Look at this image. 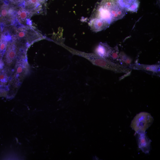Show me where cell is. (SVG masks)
<instances>
[{
  "mask_svg": "<svg viewBox=\"0 0 160 160\" xmlns=\"http://www.w3.org/2000/svg\"><path fill=\"white\" fill-rule=\"evenodd\" d=\"M121 0H102L95 9L91 18H97L110 24L122 19L127 11Z\"/></svg>",
  "mask_w": 160,
  "mask_h": 160,
  "instance_id": "1",
  "label": "cell"
},
{
  "mask_svg": "<svg viewBox=\"0 0 160 160\" xmlns=\"http://www.w3.org/2000/svg\"><path fill=\"white\" fill-rule=\"evenodd\" d=\"M12 37L29 47L34 43L45 38L39 31L32 25L21 24L17 21L9 26Z\"/></svg>",
  "mask_w": 160,
  "mask_h": 160,
  "instance_id": "2",
  "label": "cell"
},
{
  "mask_svg": "<svg viewBox=\"0 0 160 160\" xmlns=\"http://www.w3.org/2000/svg\"><path fill=\"white\" fill-rule=\"evenodd\" d=\"M28 47L13 39L9 42L4 55L2 60L5 67L10 68L15 64L17 59L20 53Z\"/></svg>",
  "mask_w": 160,
  "mask_h": 160,
  "instance_id": "3",
  "label": "cell"
},
{
  "mask_svg": "<svg viewBox=\"0 0 160 160\" xmlns=\"http://www.w3.org/2000/svg\"><path fill=\"white\" fill-rule=\"evenodd\" d=\"M27 50L23 51L18 57L14 70L12 79L15 86L18 87L29 72V66L26 55Z\"/></svg>",
  "mask_w": 160,
  "mask_h": 160,
  "instance_id": "4",
  "label": "cell"
},
{
  "mask_svg": "<svg viewBox=\"0 0 160 160\" xmlns=\"http://www.w3.org/2000/svg\"><path fill=\"white\" fill-rule=\"evenodd\" d=\"M17 20L16 7L7 0L0 2V32L5 27L14 24Z\"/></svg>",
  "mask_w": 160,
  "mask_h": 160,
  "instance_id": "5",
  "label": "cell"
},
{
  "mask_svg": "<svg viewBox=\"0 0 160 160\" xmlns=\"http://www.w3.org/2000/svg\"><path fill=\"white\" fill-rule=\"evenodd\" d=\"M90 58L95 65L117 73H128L131 70V69L126 66L115 63L95 54L90 55Z\"/></svg>",
  "mask_w": 160,
  "mask_h": 160,
  "instance_id": "6",
  "label": "cell"
},
{
  "mask_svg": "<svg viewBox=\"0 0 160 160\" xmlns=\"http://www.w3.org/2000/svg\"><path fill=\"white\" fill-rule=\"evenodd\" d=\"M153 120L150 113L141 112L134 117L131 122L130 127L137 133L145 132L151 125Z\"/></svg>",
  "mask_w": 160,
  "mask_h": 160,
  "instance_id": "7",
  "label": "cell"
},
{
  "mask_svg": "<svg viewBox=\"0 0 160 160\" xmlns=\"http://www.w3.org/2000/svg\"><path fill=\"white\" fill-rule=\"evenodd\" d=\"M16 7V18L20 24L26 25H32L31 18L33 15L39 13L42 8L33 10L25 9L23 6Z\"/></svg>",
  "mask_w": 160,
  "mask_h": 160,
  "instance_id": "8",
  "label": "cell"
},
{
  "mask_svg": "<svg viewBox=\"0 0 160 160\" xmlns=\"http://www.w3.org/2000/svg\"><path fill=\"white\" fill-rule=\"evenodd\" d=\"M11 39L12 36L8 26L5 27L2 31L0 32V59L1 60H2L8 43Z\"/></svg>",
  "mask_w": 160,
  "mask_h": 160,
  "instance_id": "9",
  "label": "cell"
},
{
  "mask_svg": "<svg viewBox=\"0 0 160 160\" xmlns=\"http://www.w3.org/2000/svg\"><path fill=\"white\" fill-rule=\"evenodd\" d=\"M137 142L139 148L145 153H148L150 148L151 141L145 132L137 133Z\"/></svg>",
  "mask_w": 160,
  "mask_h": 160,
  "instance_id": "10",
  "label": "cell"
},
{
  "mask_svg": "<svg viewBox=\"0 0 160 160\" xmlns=\"http://www.w3.org/2000/svg\"><path fill=\"white\" fill-rule=\"evenodd\" d=\"M89 24L92 30L95 32L105 29L110 25L106 21L97 18H91Z\"/></svg>",
  "mask_w": 160,
  "mask_h": 160,
  "instance_id": "11",
  "label": "cell"
},
{
  "mask_svg": "<svg viewBox=\"0 0 160 160\" xmlns=\"http://www.w3.org/2000/svg\"><path fill=\"white\" fill-rule=\"evenodd\" d=\"M129 68L131 69L147 71L154 73L160 71V65L156 64L148 65L135 63L130 65Z\"/></svg>",
  "mask_w": 160,
  "mask_h": 160,
  "instance_id": "12",
  "label": "cell"
},
{
  "mask_svg": "<svg viewBox=\"0 0 160 160\" xmlns=\"http://www.w3.org/2000/svg\"><path fill=\"white\" fill-rule=\"evenodd\" d=\"M111 49L107 44L100 42L97 47L95 52L98 56L105 58L109 57Z\"/></svg>",
  "mask_w": 160,
  "mask_h": 160,
  "instance_id": "13",
  "label": "cell"
},
{
  "mask_svg": "<svg viewBox=\"0 0 160 160\" xmlns=\"http://www.w3.org/2000/svg\"><path fill=\"white\" fill-rule=\"evenodd\" d=\"M11 73V68L5 66L0 70V85H7L12 79Z\"/></svg>",
  "mask_w": 160,
  "mask_h": 160,
  "instance_id": "14",
  "label": "cell"
},
{
  "mask_svg": "<svg viewBox=\"0 0 160 160\" xmlns=\"http://www.w3.org/2000/svg\"><path fill=\"white\" fill-rule=\"evenodd\" d=\"M45 2L43 0H24L23 6L27 9L33 10L42 8L41 4Z\"/></svg>",
  "mask_w": 160,
  "mask_h": 160,
  "instance_id": "15",
  "label": "cell"
},
{
  "mask_svg": "<svg viewBox=\"0 0 160 160\" xmlns=\"http://www.w3.org/2000/svg\"><path fill=\"white\" fill-rule=\"evenodd\" d=\"M119 58L121 62L124 63V64L128 65L131 63L130 59L123 52H121L119 54Z\"/></svg>",
  "mask_w": 160,
  "mask_h": 160,
  "instance_id": "16",
  "label": "cell"
},
{
  "mask_svg": "<svg viewBox=\"0 0 160 160\" xmlns=\"http://www.w3.org/2000/svg\"><path fill=\"white\" fill-rule=\"evenodd\" d=\"M119 49L118 47L116 46L112 48L109 57L113 60H115L119 58Z\"/></svg>",
  "mask_w": 160,
  "mask_h": 160,
  "instance_id": "17",
  "label": "cell"
},
{
  "mask_svg": "<svg viewBox=\"0 0 160 160\" xmlns=\"http://www.w3.org/2000/svg\"><path fill=\"white\" fill-rule=\"evenodd\" d=\"M140 4L138 0H137L127 8V11L132 12H136Z\"/></svg>",
  "mask_w": 160,
  "mask_h": 160,
  "instance_id": "18",
  "label": "cell"
},
{
  "mask_svg": "<svg viewBox=\"0 0 160 160\" xmlns=\"http://www.w3.org/2000/svg\"><path fill=\"white\" fill-rule=\"evenodd\" d=\"M11 4L15 6H23L24 0H7Z\"/></svg>",
  "mask_w": 160,
  "mask_h": 160,
  "instance_id": "19",
  "label": "cell"
},
{
  "mask_svg": "<svg viewBox=\"0 0 160 160\" xmlns=\"http://www.w3.org/2000/svg\"><path fill=\"white\" fill-rule=\"evenodd\" d=\"M136 0H121L124 6L127 9Z\"/></svg>",
  "mask_w": 160,
  "mask_h": 160,
  "instance_id": "20",
  "label": "cell"
},
{
  "mask_svg": "<svg viewBox=\"0 0 160 160\" xmlns=\"http://www.w3.org/2000/svg\"><path fill=\"white\" fill-rule=\"evenodd\" d=\"M7 92L5 89L0 86V96H5L7 94Z\"/></svg>",
  "mask_w": 160,
  "mask_h": 160,
  "instance_id": "21",
  "label": "cell"
},
{
  "mask_svg": "<svg viewBox=\"0 0 160 160\" xmlns=\"http://www.w3.org/2000/svg\"><path fill=\"white\" fill-rule=\"evenodd\" d=\"M4 64L2 60L0 59V70L4 68Z\"/></svg>",
  "mask_w": 160,
  "mask_h": 160,
  "instance_id": "22",
  "label": "cell"
},
{
  "mask_svg": "<svg viewBox=\"0 0 160 160\" xmlns=\"http://www.w3.org/2000/svg\"><path fill=\"white\" fill-rule=\"evenodd\" d=\"M4 0H0V2H1L3 1H4Z\"/></svg>",
  "mask_w": 160,
  "mask_h": 160,
  "instance_id": "23",
  "label": "cell"
},
{
  "mask_svg": "<svg viewBox=\"0 0 160 160\" xmlns=\"http://www.w3.org/2000/svg\"><path fill=\"white\" fill-rule=\"evenodd\" d=\"M43 0L45 2L47 1V0Z\"/></svg>",
  "mask_w": 160,
  "mask_h": 160,
  "instance_id": "24",
  "label": "cell"
}]
</instances>
